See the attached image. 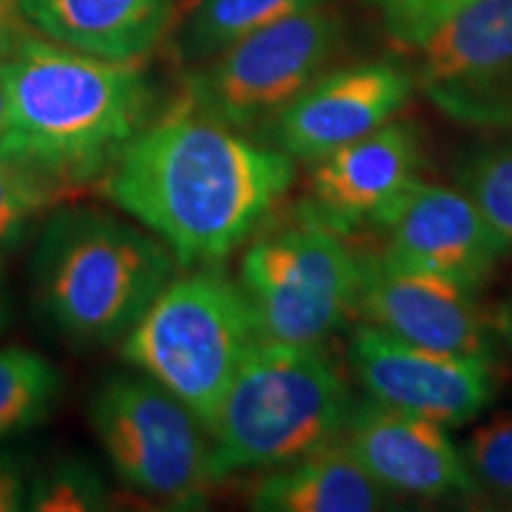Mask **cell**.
Listing matches in <instances>:
<instances>
[{"label": "cell", "mask_w": 512, "mask_h": 512, "mask_svg": "<svg viewBox=\"0 0 512 512\" xmlns=\"http://www.w3.org/2000/svg\"><path fill=\"white\" fill-rule=\"evenodd\" d=\"M294 159L185 98L150 121L100 190L150 230L181 268L219 266L252 240L290 192Z\"/></svg>", "instance_id": "6da1fadb"}, {"label": "cell", "mask_w": 512, "mask_h": 512, "mask_svg": "<svg viewBox=\"0 0 512 512\" xmlns=\"http://www.w3.org/2000/svg\"><path fill=\"white\" fill-rule=\"evenodd\" d=\"M8 131L0 150L76 192L100 183L152 121L138 62L105 60L24 34L0 60Z\"/></svg>", "instance_id": "7a4b0ae2"}, {"label": "cell", "mask_w": 512, "mask_h": 512, "mask_svg": "<svg viewBox=\"0 0 512 512\" xmlns=\"http://www.w3.org/2000/svg\"><path fill=\"white\" fill-rule=\"evenodd\" d=\"M174 254L150 230L93 207L55 209L38 233L34 294L76 344L124 339L174 280Z\"/></svg>", "instance_id": "3957f363"}, {"label": "cell", "mask_w": 512, "mask_h": 512, "mask_svg": "<svg viewBox=\"0 0 512 512\" xmlns=\"http://www.w3.org/2000/svg\"><path fill=\"white\" fill-rule=\"evenodd\" d=\"M354 406L347 380L323 349L261 337L209 425L216 477L309 456L342 439Z\"/></svg>", "instance_id": "277c9868"}, {"label": "cell", "mask_w": 512, "mask_h": 512, "mask_svg": "<svg viewBox=\"0 0 512 512\" xmlns=\"http://www.w3.org/2000/svg\"><path fill=\"white\" fill-rule=\"evenodd\" d=\"M261 339L238 280L219 266L174 278L121 339L128 366L169 389L204 425Z\"/></svg>", "instance_id": "5b68a950"}, {"label": "cell", "mask_w": 512, "mask_h": 512, "mask_svg": "<svg viewBox=\"0 0 512 512\" xmlns=\"http://www.w3.org/2000/svg\"><path fill=\"white\" fill-rule=\"evenodd\" d=\"M88 420L114 475L133 494L169 510H200L221 482L207 425L143 373L107 377Z\"/></svg>", "instance_id": "8992f818"}, {"label": "cell", "mask_w": 512, "mask_h": 512, "mask_svg": "<svg viewBox=\"0 0 512 512\" xmlns=\"http://www.w3.org/2000/svg\"><path fill=\"white\" fill-rule=\"evenodd\" d=\"M238 283L261 337L323 347L358 313L361 254L304 209L292 226L249 242Z\"/></svg>", "instance_id": "52a82bcc"}, {"label": "cell", "mask_w": 512, "mask_h": 512, "mask_svg": "<svg viewBox=\"0 0 512 512\" xmlns=\"http://www.w3.org/2000/svg\"><path fill=\"white\" fill-rule=\"evenodd\" d=\"M339 38L342 19L328 5L294 12L211 57L185 98L240 131L271 121L323 74Z\"/></svg>", "instance_id": "ba28073f"}, {"label": "cell", "mask_w": 512, "mask_h": 512, "mask_svg": "<svg viewBox=\"0 0 512 512\" xmlns=\"http://www.w3.org/2000/svg\"><path fill=\"white\" fill-rule=\"evenodd\" d=\"M418 83L467 126L512 124V0H465L413 46Z\"/></svg>", "instance_id": "9c48e42d"}, {"label": "cell", "mask_w": 512, "mask_h": 512, "mask_svg": "<svg viewBox=\"0 0 512 512\" xmlns=\"http://www.w3.org/2000/svg\"><path fill=\"white\" fill-rule=\"evenodd\" d=\"M347 358L368 399L444 427L479 418L496 396L494 358L425 349L368 323L351 332Z\"/></svg>", "instance_id": "30bf717a"}, {"label": "cell", "mask_w": 512, "mask_h": 512, "mask_svg": "<svg viewBox=\"0 0 512 512\" xmlns=\"http://www.w3.org/2000/svg\"><path fill=\"white\" fill-rule=\"evenodd\" d=\"M375 230L382 233L387 259L439 275L475 294L494 278L512 249L463 190L422 178Z\"/></svg>", "instance_id": "8fae6325"}, {"label": "cell", "mask_w": 512, "mask_h": 512, "mask_svg": "<svg viewBox=\"0 0 512 512\" xmlns=\"http://www.w3.org/2000/svg\"><path fill=\"white\" fill-rule=\"evenodd\" d=\"M358 313L373 328L418 347L494 358V323L479 309L475 292L382 252L361 256Z\"/></svg>", "instance_id": "7c38bea8"}, {"label": "cell", "mask_w": 512, "mask_h": 512, "mask_svg": "<svg viewBox=\"0 0 512 512\" xmlns=\"http://www.w3.org/2000/svg\"><path fill=\"white\" fill-rule=\"evenodd\" d=\"M411 93V74L389 62L320 74L271 119L273 145L311 164L387 126Z\"/></svg>", "instance_id": "4fadbf2b"}, {"label": "cell", "mask_w": 512, "mask_h": 512, "mask_svg": "<svg viewBox=\"0 0 512 512\" xmlns=\"http://www.w3.org/2000/svg\"><path fill=\"white\" fill-rule=\"evenodd\" d=\"M422 143L406 121H389L370 136L311 162L313 219L339 235L377 228L396 202L420 181Z\"/></svg>", "instance_id": "5bb4252c"}, {"label": "cell", "mask_w": 512, "mask_h": 512, "mask_svg": "<svg viewBox=\"0 0 512 512\" xmlns=\"http://www.w3.org/2000/svg\"><path fill=\"white\" fill-rule=\"evenodd\" d=\"M342 441L394 498L441 501L479 491L460 448L434 420L366 399L351 411Z\"/></svg>", "instance_id": "9a60e30c"}, {"label": "cell", "mask_w": 512, "mask_h": 512, "mask_svg": "<svg viewBox=\"0 0 512 512\" xmlns=\"http://www.w3.org/2000/svg\"><path fill=\"white\" fill-rule=\"evenodd\" d=\"M43 38L105 60L138 62L162 41L174 0H19Z\"/></svg>", "instance_id": "2e32d148"}, {"label": "cell", "mask_w": 512, "mask_h": 512, "mask_svg": "<svg viewBox=\"0 0 512 512\" xmlns=\"http://www.w3.org/2000/svg\"><path fill=\"white\" fill-rule=\"evenodd\" d=\"M392 503L342 439L275 467L249 494V508L261 512H377Z\"/></svg>", "instance_id": "e0dca14e"}, {"label": "cell", "mask_w": 512, "mask_h": 512, "mask_svg": "<svg viewBox=\"0 0 512 512\" xmlns=\"http://www.w3.org/2000/svg\"><path fill=\"white\" fill-rule=\"evenodd\" d=\"M323 0H202L183 29L181 50L204 62L254 31L302 12Z\"/></svg>", "instance_id": "ac0fdd59"}, {"label": "cell", "mask_w": 512, "mask_h": 512, "mask_svg": "<svg viewBox=\"0 0 512 512\" xmlns=\"http://www.w3.org/2000/svg\"><path fill=\"white\" fill-rule=\"evenodd\" d=\"M60 394L62 375L46 356L22 347L0 349V441L48 420Z\"/></svg>", "instance_id": "d6986e66"}, {"label": "cell", "mask_w": 512, "mask_h": 512, "mask_svg": "<svg viewBox=\"0 0 512 512\" xmlns=\"http://www.w3.org/2000/svg\"><path fill=\"white\" fill-rule=\"evenodd\" d=\"M74 192L0 150V247L15 245Z\"/></svg>", "instance_id": "ffe728a7"}, {"label": "cell", "mask_w": 512, "mask_h": 512, "mask_svg": "<svg viewBox=\"0 0 512 512\" xmlns=\"http://www.w3.org/2000/svg\"><path fill=\"white\" fill-rule=\"evenodd\" d=\"M110 508V491L91 460L60 458L29 477L27 510L91 512Z\"/></svg>", "instance_id": "44dd1931"}, {"label": "cell", "mask_w": 512, "mask_h": 512, "mask_svg": "<svg viewBox=\"0 0 512 512\" xmlns=\"http://www.w3.org/2000/svg\"><path fill=\"white\" fill-rule=\"evenodd\" d=\"M460 453L479 491L512 508V413H494L472 427Z\"/></svg>", "instance_id": "7402d4cb"}, {"label": "cell", "mask_w": 512, "mask_h": 512, "mask_svg": "<svg viewBox=\"0 0 512 512\" xmlns=\"http://www.w3.org/2000/svg\"><path fill=\"white\" fill-rule=\"evenodd\" d=\"M460 190L512 247V145L484 150L465 162Z\"/></svg>", "instance_id": "603a6c76"}, {"label": "cell", "mask_w": 512, "mask_h": 512, "mask_svg": "<svg viewBox=\"0 0 512 512\" xmlns=\"http://www.w3.org/2000/svg\"><path fill=\"white\" fill-rule=\"evenodd\" d=\"M465 0H389L384 5L387 12L389 34L394 36L401 46H415V41L425 34L427 29L444 17L446 12L458 8Z\"/></svg>", "instance_id": "cb8c5ba5"}, {"label": "cell", "mask_w": 512, "mask_h": 512, "mask_svg": "<svg viewBox=\"0 0 512 512\" xmlns=\"http://www.w3.org/2000/svg\"><path fill=\"white\" fill-rule=\"evenodd\" d=\"M29 475L24 460L12 451H0V512L27 510Z\"/></svg>", "instance_id": "d4e9b609"}, {"label": "cell", "mask_w": 512, "mask_h": 512, "mask_svg": "<svg viewBox=\"0 0 512 512\" xmlns=\"http://www.w3.org/2000/svg\"><path fill=\"white\" fill-rule=\"evenodd\" d=\"M0 29L27 31V22L22 17L19 0H0Z\"/></svg>", "instance_id": "484cf974"}, {"label": "cell", "mask_w": 512, "mask_h": 512, "mask_svg": "<svg viewBox=\"0 0 512 512\" xmlns=\"http://www.w3.org/2000/svg\"><path fill=\"white\" fill-rule=\"evenodd\" d=\"M494 330L512 347V299H508L494 318Z\"/></svg>", "instance_id": "4316f807"}, {"label": "cell", "mask_w": 512, "mask_h": 512, "mask_svg": "<svg viewBox=\"0 0 512 512\" xmlns=\"http://www.w3.org/2000/svg\"><path fill=\"white\" fill-rule=\"evenodd\" d=\"M27 31H8V29H0V60L15 48V43L22 38Z\"/></svg>", "instance_id": "83f0119b"}, {"label": "cell", "mask_w": 512, "mask_h": 512, "mask_svg": "<svg viewBox=\"0 0 512 512\" xmlns=\"http://www.w3.org/2000/svg\"><path fill=\"white\" fill-rule=\"evenodd\" d=\"M8 93H5V86H3V79H0V140H3L5 131H8Z\"/></svg>", "instance_id": "f1b7e54d"}, {"label": "cell", "mask_w": 512, "mask_h": 512, "mask_svg": "<svg viewBox=\"0 0 512 512\" xmlns=\"http://www.w3.org/2000/svg\"><path fill=\"white\" fill-rule=\"evenodd\" d=\"M0 280H3V247H0Z\"/></svg>", "instance_id": "f546056e"}, {"label": "cell", "mask_w": 512, "mask_h": 512, "mask_svg": "<svg viewBox=\"0 0 512 512\" xmlns=\"http://www.w3.org/2000/svg\"><path fill=\"white\" fill-rule=\"evenodd\" d=\"M377 3H382V5H387V3H389V0H377Z\"/></svg>", "instance_id": "4dcf8cb0"}]
</instances>
